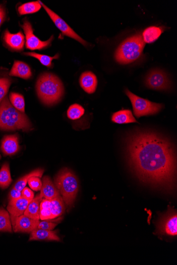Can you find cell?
Wrapping results in <instances>:
<instances>
[{
  "mask_svg": "<svg viewBox=\"0 0 177 265\" xmlns=\"http://www.w3.org/2000/svg\"><path fill=\"white\" fill-rule=\"evenodd\" d=\"M127 142L130 165L139 179L152 186L173 190L176 157L171 142L150 131H135Z\"/></svg>",
  "mask_w": 177,
  "mask_h": 265,
  "instance_id": "6da1fadb",
  "label": "cell"
},
{
  "mask_svg": "<svg viewBox=\"0 0 177 265\" xmlns=\"http://www.w3.org/2000/svg\"><path fill=\"white\" fill-rule=\"evenodd\" d=\"M36 87L40 100L46 106H53L59 103L65 93L64 86L60 79L49 73L39 76Z\"/></svg>",
  "mask_w": 177,
  "mask_h": 265,
  "instance_id": "7a4b0ae2",
  "label": "cell"
},
{
  "mask_svg": "<svg viewBox=\"0 0 177 265\" xmlns=\"http://www.w3.org/2000/svg\"><path fill=\"white\" fill-rule=\"evenodd\" d=\"M32 127L27 116L14 108L6 97L0 105V129L28 131Z\"/></svg>",
  "mask_w": 177,
  "mask_h": 265,
  "instance_id": "3957f363",
  "label": "cell"
},
{
  "mask_svg": "<svg viewBox=\"0 0 177 265\" xmlns=\"http://www.w3.org/2000/svg\"><path fill=\"white\" fill-rule=\"evenodd\" d=\"M54 185L65 202L66 207L70 209L74 205L79 192L78 180L71 170L62 169L56 175Z\"/></svg>",
  "mask_w": 177,
  "mask_h": 265,
  "instance_id": "277c9868",
  "label": "cell"
},
{
  "mask_svg": "<svg viewBox=\"0 0 177 265\" xmlns=\"http://www.w3.org/2000/svg\"><path fill=\"white\" fill-rule=\"evenodd\" d=\"M144 47L145 43L142 36L136 35L130 37L120 45L114 58L121 64L132 63L141 57Z\"/></svg>",
  "mask_w": 177,
  "mask_h": 265,
  "instance_id": "5b68a950",
  "label": "cell"
},
{
  "mask_svg": "<svg viewBox=\"0 0 177 265\" xmlns=\"http://www.w3.org/2000/svg\"><path fill=\"white\" fill-rule=\"evenodd\" d=\"M125 93L131 102L134 115L138 118L157 114L163 108V105L141 98L132 93L128 89L125 90Z\"/></svg>",
  "mask_w": 177,
  "mask_h": 265,
  "instance_id": "8992f818",
  "label": "cell"
},
{
  "mask_svg": "<svg viewBox=\"0 0 177 265\" xmlns=\"http://www.w3.org/2000/svg\"><path fill=\"white\" fill-rule=\"evenodd\" d=\"M145 84L149 89L163 91L169 90L171 82L167 75L160 69H153L150 71L145 78Z\"/></svg>",
  "mask_w": 177,
  "mask_h": 265,
  "instance_id": "52a82bcc",
  "label": "cell"
},
{
  "mask_svg": "<svg viewBox=\"0 0 177 265\" xmlns=\"http://www.w3.org/2000/svg\"><path fill=\"white\" fill-rule=\"evenodd\" d=\"M157 232L161 235L176 236L177 235V215L173 210H169L159 221Z\"/></svg>",
  "mask_w": 177,
  "mask_h": 265,
  "instance_id": "ba28073f",
  "label": "cell"
},
{
  "mask_svg": "<svg viewBox=\"0 0 177 265\" xmlns=\"http://www.w3.org/2000/svg\"><path fill=\"white\" fill-rule=\"evenodd\" d=\"M41 6L45 9L46 12L48 14L49 16L54 22L55 26L58 29L61 30L62 33L65 35L74 39L80 42L83 45L87 46L88 43L85 40L81 38L77 33H76L74 30H73L63 19L60 18L57 14L54 13L52 10L49 9L44 4L39 1Z\"/></svg>",
  "mask_w": 177,
  "mask_h": 265,
  "instance_id": "9c48e42d",
  "label": "cell"
},
{
  "mask_svg": "<svg viewBox=\"0 0 177 265\" xmlns=\"http://www.w3.org/2000/svg\"><path fill=\"white\" fill-rule=\"evenodd\" d=\"M22 27L26 35V46L28 49L34 50L44 49L50 45L53 39V36H52L45 42L40 40L34 34L32 25L26 20Z\"/></svg>",
  "mask_w": 177,
  "mask_h": 265,
  "instance_id": "30bf717a",
  "label": "cell"
},
{
  "mask_svg": "<svg viewBox=\"0 0 177 265\" xmlns=\"http://www.w3.org/2000/svg\"><path fill=\"white\" fill-rule=\"evenodd\" d=\"M30 201L23 197L16 200L9 201L7 206V210L10 214L13 226L15 225L17 219L24 215Z\"/></svg>",
  "mask_w": 177,
  "mask_h": 265,
  "instance_id": "8fae6325",
  "label": "cell"
},
{
  "mask_svg": "<svg viewBox=\"0 0 177 265\" xmlns=\"http://www.w3.org/2000/svg\"><path fill=\"white\" fill-rule=\"evenodd\" d=\"M39 220L31 219L24 215L19 217L13 226L15 232L30 233L37 228Z\"/></svg>",
  "mask_w": 177,
  "mask_h": 265,
  "instance_id": "7c38bea8",
  "label": "cell"
},
{
  "mask_svg": "<svg viewBox=\"0 0 177 265\" xmlns=\"http://www.w3.org/2000/svg\"><path fill=\"white\" fill-rule=\"evenodd\" d=\"M81 87L88 94H94L98 85V79L94 73L90 71L83 73L80 76Z\"/></svg>",
  "mask_w": 177,
  "mask_h": 265,
  "instance_id": "4fadbf2b",
  "label": "cell"
},
{
  "mask_svg": "<svg viewBox=\"0 0 177 265\" xmlns=\"http://www.w3.org/2000/svg\"><path fill=\"white\" fill-rule=\"evenodd\" d=\"M1 149L6 156L15 155L20 149L18 136L16 135L5 136L2 140Z\"/></svg>",
  "mask_w": 177,
  "mask_h": 265,
  "instance_id": "5bb4252c",
  "label": "cell"
},
{
  "mask_svg": "<svg viewBox=\"0 0 177 265\" xmlns=\"http://www.w3.org/2000/svg\"><path fill=\"white\" fill-rule=\"evenodd\" d=\"M40 195L41 198L48 200H53L60 196V193L54 183L48 176H45L43 179L42 187Z\"/></svg>",
  "mask_w": 177,
  "mask_h": 265,
  "instance_id": "9a60e30c",
  "label": "cell"
},
{
  "mask_svg": "<svg viewBox=\"0 0 177 265\" xmlns=\"http://www.w3.org/2000/svg\"><path fill=\"white\" fill-rule=\"evenodd\" d=\"M4 40L7 45L14 50L20 51L24 49L25 40V36L22 32L13 34L8 30H6Z\"/></svg>",
  "mask_w": 177,
  "mask_h": 265,
  "instance_id": "2e32d148",
  "label": "cell"
},
{
  "mask_svg": "<svg viewBox=\"0 0 177 265\" xmlns=\"http://www.w3.org/2000/svg\"><path fill=\"white\" fill-rule=\"evenodd\" d=\"M33 240L60 241L61 240L56 231L36 229L30 233L29 241Z\"/></svg>",
  "mask_w": 177,
  "mask_h": 265,
  "instance_id": "e0dca14e",
  "label": "cell"
},
{
  "mask_svg": "<svg viewBox=\"0 0 177 265\" xmlns=\"http://www.w3.org/2000/svg\"><path fill=\"white\" fill-rule=\"evenodd\" d=\"M9 75L27 79L32 76V73L27 64L20 61H15Z\"/></svg>",
  "mask_w": 177,
  "mask_h": 265,
  "instance_id": "ac0fdd59",
  "label": "cell"
},
{
  "mask_svg": "<svg viewBox=\"0 0 177 265\" xmlns=\"http://www.w3.org/2000/svg\"><path fill=\"white\" fill-rule=\"evenodd\" d=\"M111 121L117 124H128L138 122L130 110H122L113 114Z\"/></svg>",
  "mask_w": 177,
  "mask_h": 265,
  "instance_id": "d6986e66",
  "label": "cell"
},
{
  "mask_svg": "<svg viewBox=\"0 0 177 265\" xmlns=\"http://www.w3.org/2000/svg\"><path fill=\"white\" fill-rule=\"evenodd\" d=\"M49 207L53 219L63 215L66 209L65 202L61 195L50 200Z\"/></svg>",
  "mask_w": 177,
  "mask_h": 265,
  "instance_id": "ffe728a7",
  "label": "cell"
},
{
  "mask_svg": "<svg viewBox=\"0 0 177 265\" xmlns=\"http://www.w3.org/2000/svg\"><path fill=\"white\" fill-rule=\"evenodd\" d=\"M42 199L39 194L33 200L31 201L24 215L31 219L39 220L40 204Z\"/></svg>",
  "mask_w": 177,
  "mask_h": 265,
  "instance_id": "44dd1931",
  "label": "cell"
},
{
  "mask_svg": "<svg viewBox=\"0 0 177 265\" xmlns=\"http://www.w3.org/2000/svg\"><path fill=\"white\" fill-rule=\"evenodd\" d=\"M163 32L161 28L152 26L146 28L143 33L142 38L145 43L151 44L155 42Z\"/></svg>",
  "mask_w": 177,
  "mask_h": 265,
  "instance_id": "7402d4cb",
  "label": "cell"
},
{
  "mask_svg": "<svg viewBox=\"0 0 177 265\" xmlns=\"http://www.w3.org/2000/svg\"><path fill=\"white\" fill-rule=\"evenodd\" d=\"M44 171V169L41 168H38L31 171L24 176L19 179L15 183L14 188L18 190L22 191L26 187L28 180L30 178L36 176L41 178L43 175Z\"/></svg>",
  "mask_w": 177,
  "mask_h": 265,
  "instance_id": "603a6c76",
  "label": "cell"
},
{
  "mask_svg": "<svg viewBox=\"0 0 177 265\" xmlns=\"http://www.w3.org/2000/svg\"><path fill=\"white\" fill-rule=\"evenodd\" d=\"M12 181L9 164L6 162L0 169V188L3 189H7L11 185Z\"/></svg>",
  "mask_w": 177,
  "mask_h": 265,
  "instance_id": "cb8c5ba5",
  "label": "cell"
},
{
  "mask_svg": "<svg viewBox=\"0 0 177 265\" xmlns=\"http://www.w3.org/2000/svg\"><path fill=\"white\" fill-rule=\"evenodd\" d=\"M0 231L13 232L10 214L4 208H0Z\"/></svg>",
  "mask_w": 177,
  "mask_h": 265,
  "instance_id": "d4e9b609",
  "label": "cell"
},
{
  "mask_svg": "<svg viewBox=\"0 0 177 265\" xmlns=\"http://www.w3.org/2000/svg\"><path fill=\"white\" fill-rule=\"evenodd\" d=\"M41 6L39 2L25 4L18 8L20 15L32 14L37 13L41 9Z\"/></svg>",
  "mask_w": 177,
  "mask_h": 265,
  "instance_id": "484cf974",
  "label": "cell"
},
{
  "mask_svg": "<svg viewBox=\"0 0 177 265\" xmlns=\"http://www.w3.org/2000/svg\"><path fill=\"white\" fill-rule=\"evenodd\" d=\"M10 103L17 110L22 113H25V103L22 95L17 93H11L9 96Z\"/></svg>",
  "mask_w": 177,
  "mask_h": 265,
  "instance_id": "4316f807",
  "label": "cell"
},
{
  "mask_svg": "<svg viewBox=\"0 0 177 265\" xmlns=\"http://www.w3.org/2000/svg\"><path fill=\"white\" fill-rule=\"evenodd\" d=\"M50 200L43 198L40 204L39 218L41 220H53L49 207Z\"/></svg>",
  "mask_w": 177,
  "mask_h": 265,
  "instance_id": "83f0119b",
  "label": "cell"
},
{
  "mask_svg": "<svg viewBox=\"0 0 177 265\" xmlns=\"http://www.w3.org/2000/svg\"><path fill=\"white\" fill-rule=\"evenodd\" d=\"M85 110L81 106L78 104L71 105L67 111V116L69 119L75 120L80 119L85 114Z\"/></svg>",
  "mask_w": 177,
  "mask_h": 265,
  "instance_id": "f1b7e54d",
  "label": "cell"
},
{
  "mask_svg": "<svg viewBox=\"0 0 177 265\" xmlns=\"http://www.w3.org/2000/svg\"><path fill=\"white\" fill-rule=\"evenodd\" d=\"M25 55L37 58L40 61V62L41 64L48 67H50L51 66L52 60L54 59H57L59 57L58 54H57L54 57L41 55L36 53H25Z\"/></svg>",
  "mask_w": 177,
  "mask_h": 265,
  "instance_id": "f546056e",
  "label": "cell"
},
{
  "mask_svg": "<svg viewBox=\"0 0 177 265\" xmlns=\"http://www.w3.org/2000/svg\"><path fill=\"white\" fill-rule=\"evenodd\" d=\"M11 83L12 80L9 78H0V103L6 97Z\"/></svg>",
  "mask_w": 177,
  "mask_h": 265,
  "instance_id": "4dcf8cb0",
  "label": "cell"
},
{
  "mask_svg": "<svg viewBox=\"0 0 177 265\" xmlns=\"http://www.w3.org/2000/svg\"><path fill=\"white\" fill-rule=\"evenodd\" d=\"M51 220H41L38 221L37 229L47 230H53L57 226V224Z\"/></svg>",
  "mask_w": 177,
  "mask_h": 265,
  "instance_id": "1f68e13d",
  "label": "cell"
},
{
  "mask_svg": "<svg viewBox=\"0 0 177 265\" xmlns=\"http://www.w3.org/2000/svg\"><path fill=\"white\" fill-rule=\"evenodd\" d=\"M40 179L38 177L33 176L28 180L29 186L33 190L35 191L41 190V187H42V182H41Z\"/></svg>",
  "mask_w": 177,
  "mask_h": 265,
  "instance_id": "d6a6232c",
  "label": "cell"
},
{
  "mask_svg": "<svg viewBox=\"0 0 177 265\" xmlns=\"http://www.w3.org/2000/svg\"><path fill=\"white\" fill-rule=\"evenodd\" d=\"M22 197V191L18 190L13 188L11 191H10L9 199L10 201L16 200Z\"/></svg>",
  "mask_w": 177,
  "mask_h": 265,
  "instance_id": "836d02e7",
  "label": "cell"
},
{
  "mask_svg": "<svg viewBox=\"0 0 177 265\" xmlns=\"http://www.w3.org/2000/svg\"><path fill=\"white\" fill-rule=\"evenodd\" d=\"M22 197L30 201L34 198V193L29 188L25 187L22 191Z\"/></svg>",
  "mask_w": 177,
  "mask_h": 265,
  "instance_id": "e575fe53",
  "label": "cell"
},
{
  "mask_svg": "<svg viewBox=\"0 0 177 265\" xmlns=\"http://www.w3.org/2000/svg\"><path fill=\"white\" fill-rule=\"evenodd\" d=\"M6 13L4 8L0 6V26L4 23L5 19Z\"/></svg>",
  "mask_w": 177,
  "mask_h": 265,
  "instance_id": "d590c367",
  "label": "cell"
},
{
  "mask_svg": "<svg viewBox=\"0 0 177 265\" xmlns=\"http://www.w3.org/2000/svg\"><path fill=\"white\" fill-rule=\"evenodd\" d=\"M0 159H1V155H0Z\"/></svg>",
  "mask_w": 177,
  "mask_h": 265,
  "instance_id": "8d00e7d4",
  "label": "cell"
}]
</instances>
